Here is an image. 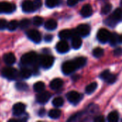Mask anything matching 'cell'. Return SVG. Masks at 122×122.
I'll return each instance as SVG.
<instances>
[{
  "instance_id": "obj_19",
  "label": "cell",
  "mask_w": 122,
  "mask_h": 122,
  "mask_svg": "<svg viewBox=\"0 0 122 122\" xmlns=\"http://www.w3.org/2000/svg\"><path fill=\"white\" fill-rule=\"evenodd\" d=\"M82 46V40L81 37L76 34L71 38V46L74 49H79Z\"/></svg>"
},
{
  "instance_id": "obj_38",
  "label": "cell",
  "mask_w": 122,
  "mask_h": 122,
  "mask_svg": "<svg viewBox=\"0 0 122 122\" xmlns=\"http://www.w3.org/2000/svg\"><path fill=\"white\" fill-rule=\"evenodd\" d=\"M114 56H119L122 55V47H118V48L115 49L114 51Z\"/></svg>"
},
{
  "instance_id": "obj_18",
  "label": "cell",
  "mask_w": 122,
  "mask_h": 122,
  "mask_svg": "<svg viewBox=\"0 0 122 122\" xmlns=\"http://www.w3.org/2000/svg\"><path fill=\"white\" fill-rule=\"evenodd\" d=\"M3 59L4 63L9 66H11L16 62V57L13 53L5 54L3 56Z\"/></svg>"
},
{
  "instance_id": "obj_27",
  "label": "cell",
  "mask_w": 122,
  "mask_h": 122,
  "mask_svg": "<svg viewBox=\"0 0 122 122\" xmlns=\"http://www.w3.org/2000/svg\"><path fill=\"white\" fill-rule=\"evenodd\" d=\"M19 26V23L16 20H12V21L8 22L6 29L11 31H13L16 30Z\"/></svg>"
},
{
  "instance_id": "obj_16",
  "label": "cell",
  "mask_w": 122,
  "mask_h": 122,
  "mask_svg": "<svg viewBox=\"0 0 122 122\" xmlns=\"http://www.w3.org/2000/svg\"><path fill=\"white\" fill-rule=\"evenodd\" d=\"M77 34L76 30H70V29H64L61 30L59 33V37L62 40H66L72 38L74 35Z\"/></svg>"
},
{
  "instance_id": "obj_35",
  "label": "cell",
  "mask_w": 122,
  "mask_h": 122,
  "mask_svg": "<svg viewBox=\"0 0 122 122\" xmlns=\"http://www.w3.org/2000/svg\"><path fill=\"white\" fill-rule=\"evenodd\" d=\"M112 9V4H105V5L102 8L101 12H102V14H109V13L111 11Z\"/></svg>"
},
{
  "instance_id": "obj_10",
  "label": "cell",
  "mask_w": 122,
  "mask_h": 122,
  "mask_svg": "<svg viewBox=\"0 0 122 122\" xmlns=\"http://www.w3.org/2000/svg\"><path fill=\"white\" fill-rule=\"evenodd\" d=\"M27 37L33 42L38 44L41 41V35L40 32L36 29H30L26 32Z\"/></svg>"
},
{
  "instance_id": "obj_39",
  "label": "cell",
  "mask_w": 122,
  "mask_h": 122,
  "mask_svg": "<svg viewBox=\"0 0 122 122\" xmlns=\"http://www.w3.org/2000/svg\"><path fill=\"white\" fill-rule=\"evenodd\" d=\"M33 1H34V6H35L36 9V10L39 9L41 6V5H42V1H41V0H34Z\"/></svg>"
},
{
  "instance_id": "obj_22",
  "label": "cell",
  "mask_w": 122,
  "mask_h": 122,
  "mask_svg": "<svg viewBox=\"0 0 122 122\" xmlns=\"http://www.w3.org/2000/svg\"><path fill=\"white\" fill-rule=\"evenodd\" d=\"M44 27L49 31H53L57 27V22L54 19H49L44 23Z\"/></svg>"
},
{
  "instance_id": "obj_32",
  "label": "cell",
  "mask_w": 122,
  "mask_h": 122,
  "mask_svg": "<svg viewBox=\"0 0 122 122\" xmlns=\"http://www.w3.org/2000/svg\"><path fill=\"white\" fill-rule=\"evenodd\" d=\"M30 24H31L30 20L27 19H24L19 22V27L21 29H26L28 27H29Z\"/></svg>"
},
{
  "instance_id": "obj_30",
  "label": "cell",
  "mask_w": 122,
  "mask_h": 122,
  "mask_svg": "<svg viewBox=\"0 0 122 122\" xmlns=\"http://www.w3.org/2000/svg\"><path fill=\"white\" fill-rule=\"evenodd\" d=\"M64 103V101L63 98L60 97L54 98L52 101V104L55 107H61L63 106Z\"/></svg>"
},
{
  "instance_id": "obj_21",
  "label": "cell",
  "mask_w": 122,
  "mask_h": 122,
  "mask_svg": "<svg viewBox=\"0 0 122 122\" xmlns=\"http://www.w3.org/2000/svg\"><path fill=\"white\" fill-rule=\"evenodd\" d=\"M73 61H74V63L76 67V69H81L86 65V58H85L84 56H79V57H77L76 59H75Z\"/></svg>"
},
{
  "instance_id": "obj_26",
  "label": "cell",
  "mask_w": 122,
  "mask_h": 122,
  "mask_svg": "<svg viewBox=\"0 0 122 122\" xmlns=\"http://www.w3.org/2000/svg\"><path fill=\"white\" fill-rule=\"evenodd\" d=\"M34 90L37 92V93H39L41 92H43L44 91V89H45V84L44 82L42 81H37L34 84Z\"/></svg>"
},
{
  "instance_id": "obj_6",
  "label": "cell",
  "mask_w": 122,
  "mask_h": 122,
  "mask_svg": "<svg viewBox=\"0 0 122 122\" xmlns=\"http://www.w3.org/2000/svg\"><path fill=\"white\" fill-rule=\"evenodd\" d=\"M111 36V33L107 29L102 28L99 30L97 33V39L99 42L102 44H106L109 41V38Z\"/></svg>"
},
{
  "instance_id": "obj_40",
  "label": "cell",
  "mask_w": 122,
  "mask_h": 122,
  "mask_svg": "<svg viewBox=\"0 0 122 122\" xmlns=\"http://www.w3.org/2000/svg\"><path fill=\"white\" fill-rule=\"evenodd\" d=\"M66 3L69 6H74L75 5L77 4L78 0H67Z\"/></svg>"
},
{
  "instance_id": "obj_3",
  "label": "cell",
  "mask_w": 122,
  "mask_h": 122,
  "mask_svg": "<svg viewBox=\"0 0 122 122\" xmlns=\"http://www.w3.org/2000/svg\"><path fill=\"white\" fill-rule=\"evenodd\" d=\"M1 75L3 76V77L9 80H15L17 78L19 73L16 69L11 66H8L4 68L1 70Z\"/></svg>"
},
{
  "instance_id": "obj_37",
  "label": "cell",
  "mask_w": 122,
  "mask_h": 122,
  "mask_svg": "<svg viewBox=\"0 0 122 122\" xmlns=\"http://www.w3.org/2000/svg\"><path fill=\"white\" fill-rule=\"evenodd\" d=\"M7 24H8V22L6 19H0V30H4L5 29H6Z\"/></svg>"
},
{
  "instance_id": "obj_8",
  "label": "cell",
  "mask_w": 122,
  "mask_h": 122,
  "mask_svg": "<svg viewBox=\"0 0 122 122\" xmlns=\"http://www.w3.org/2000/svg\"><path fill=\"white\" fill-rule=\"evenodd\" d=\"M83 96L76 91H71L67 93L66 99L72 104H77L82 99Z\"/></svg>"
},
{
  "instance_id": "obj_36",
  "label": "cell",
  "mask_w": 122,
  "mask_h": 122,
  "mask_svg": "<svg viewBox=\"0 0 122 122\" xmlns=\"http://www.w3.org/2000/svg\"><path fill=\"white\" fill-rule=\"evenodd\" d=\"M59 4V0H46V6L49 8H54Z\"/></svg>"
},
{
  "instance_id": "obj_44",
  "label": "cell",
  "mask_w": 122,
  "mask_h": 122,
  "mask_svg": "<svg viewBox=\"0 0 122 122\" xmlns=\"http://www.w3.org/2000/svg\"><path fill=\"white\" fill-rule=\"evenodd\" d=\"M119 43L122 44V34L119 35Z\"/></svg>"
},
{
  "instance_id": "obj_13",
  "label": "cell",
  "mask_w": 122,
  "mask_h": 122,
  "mask_svg": "<svg viewBox=\"0 0 122 122\" xmlns=\"http://www.w3.org/2000/svg\"><path fill=\"white\" fill-rule=\"evenodd\" d=\"M51 97V95L49 92H46V91L41 92L36 95V102L41 104H46L50 99Z\"/></svg>"
},
{
  "instance_id": "obj_41",
  "label": "cell",
  "mask_w": 122,
  "mask_h": 122,
  "mask_svg": "<svg viewBox=\"0 0 122 122\" xmlns=\"http://www.w3.org/2000/svg\"><path fill=\"white\" fill-rule=\"evenodd\" d=\"M52 39H53V36L51 35V34L46 35L45 37H44V40H45V41H46V42H50V41H52Z\"/></svg>"
},
{
  "instance_id": "obj_7",
  "label": "cell",
  "mask_w": 122,
  "mask_h": 122,
  "mask_svg": "<svg viewBox=\"0 0 122 122\" xmlns=\"http://www.w3.org/2000/svg\"><path fill=\"white\" fill-rule=\"evenodd\" d=\"M76 69V67L73 61H65L64 63H63V64L61 66V71H62L63 74L65 75H70Z\"/></svg>"
},
{
  "instance_id": "obj_1",
  "label": "cell",
  "mask_w": 122,
  "mask_h": 122,
  "mask_svg": "<svg viewBox=\"0 0 122 122\" xmlns=\"http://www.w3.org/2000/svg\"><path fill=\"white\" fill-rule=\"evenodd\" d=\"M122 20V9L120 8L117 9L112 14L111 16L107 19L106 24L112 27L115 26L117 23L121 21Z\"/></svg>"
},
{
  "instance_id": "obj_42",
  "label": "cell",
  "mask_w": 122,
  "mask_h": 122,
  "mask_svg": "<svg viewBox=\"0 0 122 122\" xmlns=\"http://www.w3.org/2000/svg\"><path fill=\"white\" fill-rule=\"evenodd\" d=\"M94 121L96 122H104V118L102 116H98V117H97L94 119Z\"/></svg>"
},
{
  "instance_id": "obj_29",
  "label": "cell",
  "mask_w": 122,
  "mask_h": 122,
  "mask_svg": "<svg viewBox=\"0 0 122 122\" xmlns=\"http://www.w3.org/2000/svg\"><path fill=\"white\" fill-rule=\"evenodd\" d=\"M119 118V114L117 112H112L109 113L107 117L108 121L110 122H118Z\"/></svg>"
},
{
  "instance_id": "obj_9",
  "label": "cell",
  "mask_w": 122,
  "mask_h": 122,
  "mask_svg": "<svg viewBox=\"0 0 122 122\" xmlns=\"http://www.w3.org/2000/svg\"><path fill=\"white\" fill-rule=\"evenodd\" d=\"M90 31H91L90 26L86 24H80L76 29V32L77 35H79V36H82V37H86L88 35H89Z\"/></svg>"
},
{
  "instance_id": "obj_14",
  "label": "cell",
  "mask_w": 122,
  "mask_h": 122,
  "mask_svg": "<svg viewBox=\"0 0 122 122\" xmlns=\"http://www.w3.org/2000/svg\"><path fill=\"white\" fill-rule=\"evenodd\" d=\"M13 114L15 117H19L24 114L26 110V106L24 104L19 102L13 106Z\"/></svg>"
},
{
  "instance_id": "obj_25",
  "label": "cell",
  "mask_w": 122,
  "mask_h": 122,
  "mask_svg": "<svg viewBox=\"0 0 122 122\" xmlns=\"http://www.w3.org/2000/svg\"><path fill=\"white\" fill-rule=\"evenodd\" d=\"M61 115V112L59 110V109H51L49 111V117L51 118V119H59Z\"/></svg>"
},
{
  "instance_id": "obj_15",
  "label": "cell",
  "mask_w": 122,
  "mask_h": 122,
  "mask_svg": "<svg viewBox=\"0 0 122 122\" xmlns=\"http://www.w3.org/2000/svg\"><path fill=\"white\" fill-rule=\"evenodd\" d=\"M69 45L66 41V40H62L59 41L56 45V51L60 54H65L69 51Z\"/></svg>"
},
{
  "instance_id": "obj_31",
  "label": "cell",
  "mask_w": 122,
  "mask_h": 122,
  "mask_svg": "<svg viewBox=\"0 0 122 122\" xmlns=\"http://www.w3.org/2000/svg\"><path fill=\"white\" fill-rule=\"evenodd\" d=\"M93 56L95 57V58H97V59H99L101 58L103 55H104V49L100 48V47H97L95 48L94 50H93Z\"/></svg>"
},
{
  "instance_id": "obj_28",
  "label": "cell",
  "mask_w": 122,
  "mask_h": 122,
  "mask_svg": "<svg viewBox=\"0 0 122 122\" xmlns=\"http://www.w3.org/2000/svg\"><path fill=\"white\" fill-rule=\"evenodd\" d=\"M109 43L112 46H116L119 43V35L117 33H112L111 34L110 38H109Z\"/></svg>"
},
{
  "instance_id": "obj_45",
  "label": "cell",
  "mask_w": 122,
  "mask_h": 122,
  "mask_svg": "<svg viewBox=\"0 0 122 122\" xmlns=\"http://www.w3.org/2000/svg\"></svg>"
},
{
  "instance_id": "obj_17",
  "label": "cell",
  "mask_w": 122,
  "mask_h": 122,
  "mask_svg": "<svg viewBox=\"0 0 122 122\" xmlns=\"http://www.w3.org/2000/svg\"><path fill=\"white\" fill-rule=\"evenodd\" d=\"M92 13H93L92 7L89 4H86L82 6V8H81V11H80L81 15L84 18H87V17L91 16L92 15Z\"/></svg>"
},
{
  "instance_id": "obj_2",
  "label": "cell",
  "mask_w": 122,
  "mask_h": 122,
  "mask_svg": "<svg viewBox=\"0 0 122 122\" xmlns=\"http://www.w3.org/2000/svg\"><path fill=\"white\" fill-rule=\"evenodd\" d=\"M38 60V55L35 51H29L21 57V63L24 65H32Z\"/></svg>"
},
{
  "instance_id": "obj_20",
  "label": "cell",
  "mask_w": 122,
  "mask_h": 122,
  "mask_svg": "<svg viewBox=\"0 0 122 122\" xmlns=\"http://www.w3.org/2000/svg\"><path fill=\"white\" fill-rule=\"evenodd\" d=\"M64 84V81L61 79L59 78H56L53 79L51 83H50V88L53 90H58L62 87Z\"/></svg>"
},
{
  "instance_id": "obj_23",
  "label": "cell",
  "mask_w": 122,
  "mask_h": 122,
  "mask_svg": "<svg viewBox=\"0 0 122 122\" xmlns=\"http://www.w3.org/2000/svg\"><path fill=\"white\" fill-rule=\"evenodd\" d=\"M32 72L28 68H23L19 72V76L23 79H27L31 77Z\"/></svg>"
},
{
  "instance_id": "obj_5",
  "label": "cell",
  "mask_w": 122,
  "mask_h": 122,
  "mask_svg": "<svg viewBox=\"0 0 122 122\" xmlns=\"http://www.w3.org/2000/svg\"><path fill=\"white\" fill-rule=\"evenodd\" d=\"M16 9V6L14 4L2 1L0 2V13L3 14H11L13 13Z\"/></svg>"
},
{
  "instance_id": "obj_43",
  "label": "cell",
  "mask_w": 122,
  "mask_h": 122,
  "mask_svg": "<svg viewBox=\"0 0 122 122\" xmlns=\"http://www.w3.org/2000/svg\"><path fill=\"white\" fill-rule=\"evenodd\" d=\"M45 113H46L45 109H40V110H39V115L40 117H44V116Z\"/></svg>"
},
{
  "instance_id": "obj_4",
  "label": "cell",
  "mask_w": 122,
  "mask_h": 122,
  "mask_svg": "<svg viewBox=\"0 0 122 122\" xmlns=\"http://www.w3.org/2000/svg\"><path fill=\"white\" fill-rule=\"evenodd\" d=\"M39 61L40 66L42 68L48 69L53 66L54 62V58L50 55H42L39 57Z\"/></svg>"
},
{
  "instance_id": "obj_34",
  "label": "cell",
  "mask_w": 122,
  "mask_h": 122,
  "mask_svg": "<svg viewBox=\"0 0 122 122\" xmlns=\"http://www.w3.org/2000/svg\"><path fill=\"white\" fill-rule=\"evenodd\" d=\"M44 22L43 18L39 16H36L33 18V24L36 26H40Z\"/></svg>"
},
{
  "instance_id": "obj_11",
  "label": "cell",
  "mask_w": 122,
  "mask_h": 122,
  "mask_svg": "<svg viewBox=\"0 0 122 122\" xmlns=\"http://www.w3.org/2000/svg\"><path fill=\"white\" fill-rule=\"evenodd\" d=\"M99 77L102 80L107 81L108 84H114L117 80V76L114 74H112L109 70H105L102 72Z\"/></svg>"
},
{
  "instance_id": "obj_33",
  "label": "cell",
  "mask_w": 122,
  "mask_h": 122,
  "mask_svg": "<svg viewBox=\"0 0 122 122\" xmlns=\"http://www.w3.org/2000/svg\"><path fill=\"white\" fill-rule=\"evenodd\" d=\"M15 86H16V89H18V90H19V91H26V90H27L28 88H29V86H28L26 83H24V82H21V81L17 82V83L16 84Z\"/></svg>"
},
{
  "instance_id": "obj_24",
  "label": "cell",
  "mask_w": 122,
  "mask_h": 122,
  "mask_svg": "<svg viewBox=\"0 0 122 122\" xmlns=\"http://www.w3.org/2000/svg\"><path fill=\"white\" fill-rule=\"evenodd\" d=\"M97 86H98V84L97 82H92L91 84L86 86L85 89V92L87 94H92L93 92L96 91V89H97Z\"/></svg>"
},
{
  "instance_id": "obj_12",
  "label": "cell",
  "mask_w": 122,
  "mask_h": 122,
  "mask_svg": "<svg viewBox=\"0 0 122 122\" xmlns=\"http://www.w3.org/2000/svg\"><path fill=\"white\" fill-rule=\"evenodd\" d=\"M21 9H22V11L26 13L34 12L36 10L34 6V1L31 0H24L21 4Z\"/></svg>"
}]
</instances>
